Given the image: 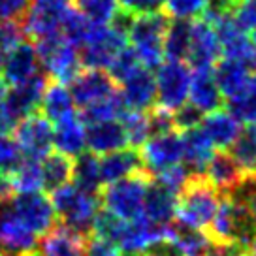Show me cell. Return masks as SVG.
<instances>
[{
    "mask_svg": "<svg viewBox=\"0 0 256 256\" xmlns=\"http://www.w3.org/2000/svg\"><path fill=\"white\" fill-rule=\"evenodd\" d=\"M51 206L58 224L81 238L92 236V224L100 211V196L81 190L76 184H64L51 192Z\"/></svg>",
    "mask_w": 256,
    "mask_h": 256,
    "instance_id": "6da1fadb",
    "label": "cell"
},
{
    "mask_svg": "<svg viewBox=\"0 0 256 256\" xmlns=\"http://www.w3.org/2000/svg\"><path fill=\"white\" fill-rule=\"evenodd\" d=\"M218 204L220 194L213 188V184L204 176H190L183 190L177 194L174 220H177L179 226L204 232L213 220Z\"/></svg>",
    "mask_w": 256,
    "mask_h": 256,
    "instance_id": "7a4b0ae2",
    "label": "cell"
},
{
    "mask_svg": "<svg viewBox=\"0 0 256 256\" xmlns=\"http://www.w3.org/2000/svg\"><path fill=\"white\" fill-rule=\"evenodd\" d=\"M170 17L160 10L151 14L134 16L126 38L132 44V51L136 53L140 64L152 70L158 68L164 58V34L168 28Z\"/></svg>",
    "mask_w": 256,
    "mask_h": 256,
    "instance_id": "3957f363",
    "label": "cell"
},
{
    "mask_svg": "<svg viewBox=\"0 0 256 256\" xmlns=\"http://www.w3.org/2000/svg\"><path fill=\"white\" fill-rule=\"evenodd\" d=\"M152 177L147 172H138L117 183L106 184L98 192L100 208L119 220H136L144 213V198Z\"/></svg>",
    "mask_w": 256,
    "mask_h": 256,
    "instance_id": "277c9868",
    "label": "cell"
},
{
    "mask_svg": "<svg viewBox=\"0 0 256 256\" xmlns=\"http://www.w3.org/2000/svg\"><path fill=\"white\" fill-rule=\"evenodd\" d=\"M34 49L40 60V68L46 70L48 80L56 81L60 85H66L80 74L81 60L80 51L72 44L64 40L60 32L49 34L44 38L34 40Z\"/></svg>",
    "mask_w": 256,
    "mask_h": 256,
    "instance_id": "5b68a950",
    "label": "cell"
},
{
    "mask_svg": "<svg viewBox=\"0 0 256 256\" xmlns=\"http://www.w3.org/2000/svg\"><path fill=\"white\" fill-rule=\"evenodd\" d=\"M192 70L186 62L166 60L156 68L154 85H156V106L168 112H176L177 108L188 100Z\"/></svg>",
    "mask_w": 256,
    "mask_h": 256,
    "instance_id": "8992f818",
    "label": "cell"
},
{
    "mask_svg": "<svg viewBox=\"0 0 256 256\" xmlns=\"http://www.w3.org/2000/svg\"><path fill=\"white\" fill-rule=\"evenodd\" d=\"M48 81L49 80L46 74H36L28 81L6 90V96L0 104V115L16 128L19 120L40 112L42 94L46 90Z\"/></svg>",
    "mask_w": 256,
    "mask_h": 256,
    "instance_id": "52a82bcc",
    "label": "cell"
},
{
    "mask_svg": "<svg viewBox=\"0 0 256 256\" xmlns=\"http://www.w3.org/2000/svg\"><path fill=\"white\" fill-rule=\"evenodd\" d=\"M10 209L19 222L34 236L48 234L56 224V216L46 194L42 192H23L10 200Z\"/></svg>",
    "mask_w": 256,
    "mask_h": 256,
    "instance_id": "ba28073f",
    "label": "cell"
},
{
    "mask_svg": "<svg viewBox=\"0 0 256 256\" xmlns=\"http://www.w3.org/2000/svg\"><path fill=\"white\" fill-rule=\"evenodd\" d=\"M70 8V0H30V6L21 21L23 34L38 40L60 32L64 17Z\"/></svg>",
    "mask_w": 256,
    "mask_h": 256,
    "instance_id": "9c48e42d",
    "label": "cell"
},
{
    "mask_svg": "<svg viewBox=\"0 0 256 256\" xmlns=\"http://www.w3.org/2000/svg\"><path fill=\"white\" fill-rule=\"evenodd\" d=\"M142 164L149 176H156L164 170L181 164L183 160V138L177 130L152 136L140 149Z\"/></svg>",
    "mask_w": 256,
    "mask_h": 256,
    "instance_id": "30bf717a",
    "label": "cell"
},
{
    "mask_svg": "<svg viewBox=\"0 0 256 256\" xmlns=\"http://www.w3.org/2000/svg\"><path fill=\"white\" fill-rule=\"evenodd\" d=\"M16 132V144L23 158L42 160L48 156L53 147V126L40 112L32 113L23 120L17 122L14 128Z\"/></svg>",
    "mask_w": 256,
    "mask_h": 256,
    "instance_id": "8fae6325",
    "label": "cell"
},
{
    "mask_svg": "<svg viewBox=\"0 0 256 256\" xmlns=\"http://www.w3.org/2000/svg\"><path fill=\"white\" fill-rule=\"evenodd\" d=\"M68 85H70L68 90L72 94L74 104L80 106L81 110L96 102H102L117 92V83L110 78V74L104 70H92V68L80 70V74Z\"/></svg>",
    "mask_w": 256,
    "mask_h": 256,
    "instance_id": "7c38bea8",
    "label": "cell"
},
{
    "mask_svg": "<svg viewBox=\"0 0 256 256\" xmlns=\"http://www.w3.org/2000/svg\"><path fill=\"white\" fill-rule=\"evenodd\" d=\"M120 100L124 110L130 112H149L156 106V85H154V74L140 66L138 70L120 81Z\"/></svg>",
    "mask_w": 256,
    "mask_h": 256,
    "instance_id": "4fadbf2b",
    "label": "cell"
},
{
    "mask_svg": "<svg viewBox=\"0 0 256 256\" xmlns=\"http://www.w3.org/2000/svg\"><path fill=\"white\" fill-rule=\"evenodd\" d=\"M220 58V44L213 24H209L204 19L192 21V36L190 49L186 62L194 70H208L213 68L215 62Z\"/></svg>",
    "mask_w": 256,
    "mask_h": 256,
    "instance_id": "5bb4252c",
    "label": "cell"
},
{
    "mask_svg": "<svg viewBox=\"0 0 256 256\" xmlns=\"http://www.w3.org/2000/svg\"><path fill=\"white\" fill-rule=\"evenodd\" d=\"M0 74H2L4 83L12 85V87L21 85L30 78H34L36 74H40V60L36 55L34 44H30V42L17 44L4 58Z\"/></svg>",
    "mask_w": 256,
    "mask_h": 256,
    "instance_id": "9a60e30c",
    "label": "cell"
},
{
    "mask_svg": "<svg viewBox=\"0 0 256 256\" xmlns=\"http://www.w3.org/2000/svg\"><path fill=\"white\" fill-rule=\"evenodd\" d=\"M0 247L16 254H28L38 247V236L26 230L14 216L10 202L0 204Z\"/></svg>",
    "mask_w": 256,
    "mask_h": 256,
    "instance_id": "2e32d148",
    "label": "cell"
},
{
    "mask_svg": "<svg viewBox=\"0 0 256 256\" xmlns=\"http://www.w3.org/2000/svg\"><path fill=\"white\" fill-rule=\"evenodd\" d=\"M245 172L240 168V164L234 160V156L228 151H215L213 156L206 166L204 177L213 184L220 196H226L245 179Z\"/></svg>",
    "mask_w": 256,
    "mask_h": 256,
    "instance_id": "e0dca14e",
    "label": "cell"
},
{
    "mask_svg": "<svg viewBox=\"0 0 256 256\" xmlns=\"http://www.w3.org/2000/svg\"><path fill=\"white\" fill-rule=\"evenodd\" d=\"M176 206L177 194L162 186L158 181L151 179L145 190L142 216L156 226H170L176 218Z\"/></svg>",
    "mask_w": 256,
    "mask_h": 256,
    "instance_id": "ac0fdd59",
    "label": "cell"
},
{
    "mask_svg": "<svg viewBox=\"0 0 256 256\" xmlns=\"http://www.w3.org/2000/svg\"><path fill=\"white\" fill-rule=\"evenodd\" d=\"M200 130L211 142L213 149H216V151H228L234 142H236V138L240 136L241 122L230 112L218 110V112L204 115Z\"/></svg>",
    "mask_w": 256,
    "mask_h": 256,
    "instance_id": "d6986e66",
    "label": "cell"
},
{
    "mask_svg": "<svg viewBox=\"0 0 256 256\" xmlns=\"http://www.w3.org/2000/svg\"><path fill=\"white\" fill-rule=\"evenodd\" d=\"M85 147L88 151L98 154H110V152L120 151L128 147L126 134L120 126L119 120H106V122H94L87 124L85 128Z\"/></svg>",
    "mask_w": 256,
    "mask_h": 256,
    "instance_id": "ffe728a7",
    "label": "cell"
},
{
    "mask_svg": "<svg viewBox=\"0 0 256 256\" xmlns=\"http://www.w3.org/2000/svg\"><path fill=\"white\" fill-rule=\"evenodd\" d=\"M138 172H144V164H142L140 151L132 149V147H124L120 151L104 154L100 158V181H102V186L117 183L124 177L134 176Z\"/></svg>",
    "mask_w": 256,
    "mask_h": 256,
    "instance_id": "44dd1931",
    "label": "cell"
},
{
    "mask_svg": "<svg viewBox=\"0 0 256 256\" xmlns=\"http://www.w3.org/2000/svg\"><path fill=\"white\" fill-rule=\"evenodd\" d=\"M85 238L64 228L62 224H55L48 234L42 236L36 250L40 256H85Z\"/></svg>",
    "mask_w": 256,
    "mask_h": 256,
    "instance_id": "7402d4cb",
    "label": "cell"
},
{
    "mask_svg": "<svg viewBox=\"0 0 256 256\" xmlns=\"http://www.w3.org/2000/svg\"><path fill=\"white\" fill-rule=\"evenodd\" d=\"M188 100L194 108H198L204 115L222 110L224 98L213 80L211 68L208 70H194L190 76V87H188Z\"/></svg>",
    "mask_w": 256,
    "mask_h": 256,
    "instance_id": "603a6c76",
    "label": "cell"
},
{
    "mask_svg": "<svg viewBox=\"0 0 256 256\" xmlns=\"http://www.w3.org/2000/svg\"><path fill=\"white\" fill-rule=\"evenodd\" d=\"M181 138H183V160H181L183 166L192 176H204L206 166L215 152L211 142L206 138L200 126L183 132Z\"/></svg>",
    "mask_w": 256,
    "mask_h": 256,
    "instance_id": "cb8c5ba5",
    "label": "cell"
},
{
    "mask_svg": "<svg viewBox=\"0 0 256 256\" xmlns=\"http://www.w3.org/2000/svg\"><path fill=\"white\" fill-rule=\"evenodd\" d=\"M53 130V145L56 152L66 154L68 158H76L85 151V124L78 113L55 122Z\"/></svg>",
    "mask_w": 256,
    "mask_h": 256,
    "instance_id": "d4e9b609",
    "label": "cell"
},
{
    "mask_svg": "<svg viewBox=\"0 0 256 256\" xmlns=\"http://www.w3.org/2000/svg\"><path fill=\"white\" fill-rule=\"evenodd\" d=\"M40 113L49 122H58L76 113V104H74L72 94L66 88V85H60L51 80L48 81L46 90L42 94Z\"/></svg>",
    "mask_w": 256,
    "mask_h": 256,
    "instance_id": "484cf974",
    "label": "cell"
},
{
    "mask_svg": "<svg viewBox=\"0 0 256 256\" xmlns=\"http://www.w3.org/2000/svg\"><path fill=\"white\" fill-rule=\"evenodd\" d=\"M192 36L190 19H170L164 34V56L174 62H183L188 56Z\"/></svg>",
    "mask_w": 256,
    "mask_h": 256,
    "instance_id": "4316f807",
    "label": "cell"
},
{
    "mask_svg": "<svg viewBox=\"0 0 256 256\" xmlns=\"http://www.w3.org/2000/svg\"><path fill=\"white\" fill-rule=\"evenodd\" d=\"M74 162L66 154L60 152H49L48 156L40 160L42 172V190L53 192L64 184L70 183L72 179Z\"/></svg>",
    "mask_w": 256,
    "mask_h": 256,
    "instance_id": "83f0119b",
    "label": "cell"
},
{
    "mask_svg": "<svg viewBox=\"0 0 256 256\" xmlns=\"http://www.w3.org/2000/svg\"><path fill=\"white\" fill-rule=\"evenodd\" d=\"M211 72H213V80L222 98H230L236 94L250 76L243 64L230 60V58H218L215 66L211 68Z\"/></svg>",
    "mask_w": 256,
    "mask_h": 256,
    "instance_id": "f1b7e54d",
    "label": "cell"
},
{
    "mask_svg": "<svg viewBox=\"0 0 256 256\" xmlns=\"http://www.w3.org/2000/svg\"><path fill=\"white\" fill-rule=\"evenodd\" d=\"M74 184L80 186L81 190L98 194L102 190V181H100V158L94 152L83 151L80 156H76L72 168Z\"/></svg>",
    "mask_w": 256,
    "mask_h": 256,
    "instance_id": "f546056e",
    "label": "cell"
},
{
    "mask_svg": "<svg viewBox=\"0 0 256 256\" xmlns=\"http://www.w3.org/2000/svg\"><path fill=\"white\" fill-rule=\"evenodd\" d=\"M226 106L240 122L256 124V72L248 76L245 85L236 94L226 98Z\"/></svg>",
    "mask_w": 256,
    "mask_h": 256,
    "instance_id": "4dcf8cb0",
    "label": "cell"
},
{
    "mask_svg": "<svg viewBox=\"0 0 256 256\" xmlns=\"http://www.w3.org/2000/svg\"><path fill=\"white\" fill-rule=\"evenodd\" d=\"M172 243L179 250L181 256H206L209 247H211V241L204 232L184 228V226H179V224H174Z\"/></svg>",
    "mask_w": 256,
    "mask_h": 256,
    "instance_id": "1f68e13d",
    "label": "cell"
},
{
    "mask_svg": "<svg viewBox=\"0 0 256 256\" xmlns=\"http://www.w3.org/2000/svg\"><path fill=\"white\" fill-rule=\"evenodd\" d=\"M228 151L245 174H252L256 170V124L241 130Z\"/></svg>",
    "mask_w": 256,
    "mask_h": 256,
    "instance_id": "d6a6232c",
    "label": "cell"
},
{
    "mask_svg": "<svg viewBox=\"0 0 256 256\" xmlns=\"http://www.w3.org/2000/svg\"><path fill=\"white\" fill-rule=\"evenodd\" d=\"M119 119L120 126H122L124 134H126L128 147L140 149L151 138L147 112H130V110H124L119 115Z\"/></svg>",
    "mask_w": 256,
    "mask_h": 256,
    "instance_id": "836d02e7",
    "label": "cell"
},
{
    "mask_svg": "<svg viewBox=\"0 0 256 256\" xmlns=\"http://www.w3.org/2000/svg\"><path fill=\"white\" fill-rule=\"evenodd\" d=\"M12 184L16 194L23 192H40L42 190V172H40V160L21 158L17 168L10 174Z\"/></svg>",
    "mask_w": 256,
    "mask_h": 256,
    "instance_id": "e575fe53",
    "label": "cell"
},
{
    "mask_svg": "<svg viewBox=\"0 0 256 256\" xmlns=\"http://www.w3.org/2000/svg\"><path fill=\"white\" fill-rule=\"evenodd\" d=\"M122 112H124V104L120 100L119 92H115L102 102L83 108L80 119L83 120V124H94V122H106V120H117Z\"/></svg>",
    "mask_w": 256,
    "mask_h": 256,
    "instance_id": "d590c367",
    "label": "cell"
},
{
    "mask_svg": "<svg viewBox=\"0 0 256 256\" xmlns=\"http://www.w3.org/2000/svg\"><path fill=\"white\" fill-rule=\"evenodd\" d=\"M74 8L85 16L90 23L110 24L119 12L117 0H74Z\"/></svg>",
    "mask_w": 256,
    "mask_h": 256,
    "instance_id": "8d00e7d4",
    "label": "cell"
},
{
    "mask_svg": "<svg viewBox=\"0 0 256 256\" xmlns=\"http://www.w3.org/2000/svg\"><path fill=\"white\" fill-rule=\"evenodd\" d=\"M208 0H164L162 12L170 19H196L202 17Z\"/></svg>",
    "mask_w": 256,
    "mask_h": 256,
    "instance_id": "74e56055",
    "label": "cell"
},
{
    "mask_svg": "<svg viewBox=\"0 0 256 256\" xmlns=\"http://www.w3.org/2000/svg\"><path fill=\"white\" fill-rule=\"evenodd\" d=\"M220 198H228V200H232L234 204L243 206V208L250 213V216L256 220V177L252 176V174H247L245 179H243L230 194L220 196Z\"/></svg>",
    "mask_w": 256,
    "mask_h": 256,
    "instance_id": "f35d334b",
    "label": "cell"
},
{
    "mask_svg": "<svg viewBox=\"0 0 256 256\" xmlns=\"http://www.w3.org/2000/svg\"><path fill=\"white\" fill-rule=\"evenodd\" d=\"M142 64H140V60H138L136 53L132 51V48H124L122 51H119L117 53V56L113 58V62L110 64V68L106 70V72L110 74V78H112L117 85H119L120 81H124L130 76V74L134 72V70H138Z\"/></svg>",
    "mask_w": 256,
    "mask_h": 256,
    "instance_id": "ab89813d",
    "label": "cell"
},
{
    "mask_svg": "<svg viewBox=\"0 0 256 256\" xmlns=\"http://www.w3.org/2000/svg\"><path fill=\"white\" fill-rule=\"evenodd\" d=\"M24 38L21 23L16 21H0V68L4 64V58L17 44H21Z\"/></svg>",
    "mask_w": 256,
    "mask_h": 256,
    "instance_id": "60d3db41",
    "label": "cell"
},
{
    "mask_svg": "<svg viewBox=\"0 0 256 256\" xmlns=\"http://www.w3.org/2000/svg\"><path fill=\"white\" fill-rule=\"evenodd\" d=\"M202 119H204V113L198 108H194L190 102H184L181 108H177L176 112H172L174 128L179 134H183L186 130H192V128H198L202 124Z\"/></svg>",
    "mask_w": 256,
    "mask_h": 256,
    "instance_id": "b9f144b4",
    "label": "cell"
},
{
    "mask_svg": "<svg viewBox=\"0 0 256 256\" xmlns=\"http://www.w3.org/2000/svg\"><path fill=\"white\" fill-rule=\"evenodd\" d=\"M190 176L192 174L184 168L183 164H176V166H172V168L164 170V172H160L156 176H152V179L158 181L162 186H166L174 194H179V192L183 190L184 184H186V181L190 179Z\"/></svg>",
    "mask_w": 256,
    "mask_h": 256,
    "instance_id": "7bdbcfd3",
    "label": "cell"
},
{
    "mask_svg": "<svg viewBox=\"0 0 256 256\" xmlns=\"http://www.w3.org/2000/svg\"><path fill=\"white\" fill-rule=\"evenodd\" d=\"M23 154L17 147L16 140L10 136H0V176H10L17 164L21 162Z\"/></svg>",
    "mask_w": 256,
    "mask_h": 256,
    "instance_id": "ee69618b",
    "label": "cell"
},
{
    "mask_svg": "<svg viewBox=\"0 0 256 256\" xmlns=\"http://www.w3.org/2000/svg\"><path fill=\"white\" fill-rule=\"evenodd\" d=\"M147 117H149V132H151V138L176 130L174 128V120H172V112H168V110H162L158 106H154L152 110L147 112Z\"/></svg>",
    "mask_w": 256,
    "mask_h": 256,
    "instance_id": "f6af8a7d",
    "label": "cell"
},
{
    "mask_svg": "<svg viewBox=\"0 0 256 256\" xmlns=\"http://www.w3.org/2000/svg\"><path fill=\"white\" fill-rule=\"evenodd\" d=\"M234 19L241 30L250 32L256 28V0H241L234 10Z\"/></svg>",
    "mask_w": 256,
    "mask_h": 256,
    "instance_id": "bcb514c9",
    "label": "cell"
},
{
    "mask_svg": "<svg viewBox=\"0 0 256 256\" xmlns=\"http://www.w3.org/2000/svg\"><path fill=\"white\" fill-rule=\"evenodd\" d=\"M30 0H0V21H23Z\"/></svg>",
    "mask_w": 256,
    "mask_h": 256,
    "instance_id": "7dc6e473",
    "label": "cell"
},
{
    "mask_svg": "<svg viewBox=\"0 0 256 256\" xmlns=\"http://www.w3.org/2000/svg\"><path fill=\"white\" fill-rule=\"evenodd\" d=\"M119 8L132 14V16H142V14H151L160 12L164 0H117Z\"/></svg>",
    "mask_w": 256,
    "mask_h": 256,
    "instance_id": "c3c4849f",
    "label": "cell"
},
{
    "mask_svg": "<svg viewBox=\"0 0 256 256\" xmlns=\"http://www.w3.org/2000/svg\"><path fill=\"white\" fill-rule=\"evenodd\" d=\"M85 256H120V250L112 241L90 236L85 245Z\"/></svg>",
    "mask_w": 256,
    "mask_h": 256,
    "instance_id": "681fc988",
    "label": "cell"
},
{
    "mask_svg": "<svg viewBox=\"0 0 256 256\" xmlns=\"http://www.w3.org/2000/svg\"><path fill=\"white\" fill-rule=\"evenodd\" d=\"M6 83H4V80L0 78V104H2V100H4V96H6Z\"/></svg>",
    "mask_w": 256,
    "mask_h": 256,
    "instance_id": "f907efd6",
    "label": "cell"
},
{
    "mask_svg": "<svg viewBox=\"0 0 256 256\" xmlns=\"http://www.w3.org/2000/svg\"><path fill=\"white\" fill-rule=\"evenodd\" d=\"M0 256H24V254H16V252H10V250H0Z\"/></svg>",
    "mask_w": 256,
    "mask_h": 256,
    "instance_id": "816d5d0a",
    "label": "cell"
},
{
    "mask_svg": "<svg viewBox=\"0 0 256 256\" xmlns=\"http://www.w3.org/2000/svg\"><path fill=\"white\" fill-rule=\"evenodd\" d=\"M248 254H250V256H256V240H254V243L250 245V248H248Z\"/></svg>",
    "mask_w": 256,
    "mask_h": 256,
    "instance_id": "f5cc1de1",
    "label": "cell"
},
{
    "mask_svg": "<svg viewBox=\"0 0 256 256\" xmlns=\"http://www.w3.org/2000/svg\"><path fill=\"white\" fill-rule=\"evenodd\" d=\"M250 42H252V46L256 48V28L254 30H250Z\"/></svg>",
    "mask_w": 256,
    "mask_h": 256,
    "instance_id": "db71d44e",
    "label": "cell"
},
{
    "mask_svg": "<svg viewBox=\"0 0 256 256\" xmlns=\"http://www.w3.org/2000/svg\"><path fill=\"white\" fill-rule=\"evenodd\" d=\"M24 256H40V252H38V250H32V252H28V254H24Z\"/></svg>",
    "mask_w": 256,
    "mask_h": 256,
    "instance_id": "11a10c76",
    "label": "cell"
},
{
    "mask_svg": "<svg viewBox=\"0 0 256 256\" xmlns=\"http://www.w3.org/2000/svg\"><path fill=\"white\" fill-rule=\"evenodd\" d=\"M142 256H151V254H147V252H144V254H142Z\"/></svg>",
    "mask_w": 256,
    "mask_h": 256,
    "instance_id": "9f6ffc18",
    "label": "cell"
},
{
    "mask_svg": "<svg viewBox=\"0 0 256 256\" xmlns=\"http://www.w3.org/2000/svg\"><path fill=\"white\" fill-rule=\"evenodd\" d=\"M252 176H254V177H256V170H254V172H252Z\"/></svg>",
    "mask_w": 256,
    "mask_h": 256,
    "instance_id": "6f0895ef",
    "label": "cell"
},
{
    "mask_svg": "<svg viewBox=\"0 0 256 256\" xmlns=\"http://www.w3.org/2000/svg\"><path fill=\"white\" fill-rule=\"evenodd\" d=\"M243 256H250V254H248V252H247V254H243Z\"/></svg>",
    "mask_w": 256,
    "mask_h": 256,
    "instance_id": "680465c9",
    "label": "cell"
},
{
    "mask_svg": "<svg viewBox=\"0 0 256 256\" xmlns=\"http://www.w3.org/2000/svg\"><path fill=\"white\" fill-rule=\"evenodd\" d=\"M240 2H241V0H240Z\"/></svg>",
    "mask_w": 256,
    "mask_h": 256,
    "instance_id": "91938a15",
    "label": "cell"
}]
</instances>
